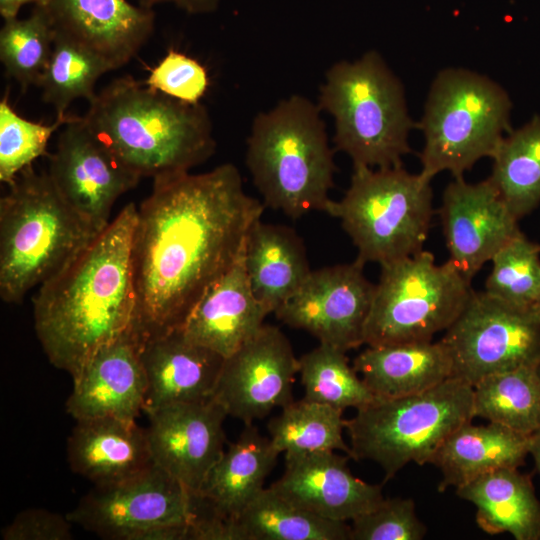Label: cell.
Wrapping results in <instances>:
<instances>
[{"label":"cell","instance_id":"6da1fadb","mask_svg":"<svg viewBox=\"0 0 540 540\" xmlns=\"http://www.w3.org/2000/svg\"><path fill=\"white\" fill-rule=\"evenodd\" d=\"M264 203L232 163L153 179L137 207L131 245L132 330L141 342L181 329L242 252Z\"/></svg>","mask_w":540,"mask_h":540},{"label":"cell","instance_id":"7a4b0ae2","mask_svg":"<svg viewBox=\"0 0 540 540\" xmlns=\"http://www.w3.org/2000/svg\"><path fill=\"white\" fill-rule=\"evenodd\" d=\"M137 206L130 202L33 297L34 327L49 362L75 379L104 345L132 327L131 245Z\"/></svg>","mask_w":540,"mask_h":540},{"label":"cell","instance_id":"3957f363","mask_svg":"<svg viewBox=\"0 0 540 540\" xmlns=\"http://www.w3.org/2000/svg\"><path fill=\"white\" fill-rule=\"evenodd\" d=\"M84 122L140 178L189 172L215 152L206 107L169 97L130 76L114 79L89 102Z\"/></svg>","mask_w":540,"mask_h":540},{"label":"cell","instance_id":"277c9868","mask_svg":"<svg viewBox=\"0 0 540 540\" xmlns=\"http://www.w3.org/2000/svg\"><path fill=\"white\" fill-rule=\"evenodd\" d=\"M322 111L294 94L258 113L247 138L246 165L264 205L291 218L325 211L336 166Z\"/></svg>","mask_w":540,"mask_h":540},{"label":"cell","instance_id":"5b68a950","mask_svg":"<svg viewBox=\"0 0 540 540\" xmlns=\"http://www.w3.org/2000/svg\"><path fill=\"white\" fill-rule=\"evenodd\" d=\"M0 199V297L19 304L99 234L62 198L47 171L23 169Z\"/></svg>","mask_w":540,"mask_h":540},{"label":"cell","instance_id":"8992f818","mask_svg":"<svg viewBox=\"0 0 540 540\" xmlns=\"http://www.w3.org/2000/svg\"><path fill=\"white\" fill-rule=\"evenodd\" d=\"M317 104L333 118L335 149L349 156L353 167L401 166L411 152L409 134L417 124L402 82L379 52L334 63Z\"/></svg>","mask_w":540,"mask_h":540},{"label":"cell","instance_id":"52a82bcc","mask_svg":"<svg viewBox=\"0 0 540 540\" xmlns=\"http://www.w3.org/2000/svg\"><path fill=\"white\" fill-rule=\"evenodd\" d=\"M473 386L450 377L425 391L377 398L345 419L351 458L379 465L384 483L411 462L431 464L446 439L474 416Z\"/></svg>","mask_w":540,"mask_h":540},{"label":"cell","instance_id":"ba28073f","mask_svg":"<svg viewBox=\"0 0 540 540\" xmlns=\"http://www.w3.org/2000/svg\"><path fill=\"white\" fill-rule=\"evenodd\" d=\"M511 110L507 91L488 76L466 68L439 71L417 123L424 137L420 172L430 179L444 171L458 178L492 158L510 131Z\"/></svg>","mask_w":540,"mask_h":540},{"label":"cell","instance_id":"9c48e42d","mask_svg":"<svg viewBox=\"0 0 540 540\" xmlns=\"http://www.w3.org/2000/svg\"><path fill=\"white\" fill-rule=\"evenodd\" d=\"M344 196L324 212L337 218L357 248V260L379 265L423 250L433 217L430 178L402 165L353 167Z\"/></svg>","mask_w":540,"mask_h":540},{"label":"cell","instance_id":"30bf717a","mask_svg":"<svg viewBox=\"0 0 540 540\" xmlns=\"http://www.w3.org/2000/svg\"><path fill=\"white\" fill-rule=\"evenodd\" d=\"M380 267L364 328L367 346L432 341L456 320L473 291L449 260L438 265L424 249Z\"/></svg>","mask_w":540,"mask_h":540},{"label":"cell","instance_id":"8fae6325","mask_svg":"<svg viewBox=\"0 0 540 540\" xmlns=\"http://www.w3.org/2000/svg\"><path fill=\"white\" fill-rule=\"evenodd\" d=\"M67 516L109 540H189L195 495L154 464L125 481L94 486Z\"/></svg>","mask_w":540,"mask_h":540},{"label":"cell","instance_id":"7c38bea8","mask_svg":"<svg viewBox=\"0 0 540 540\" xmlns=\"http://www.w3.org/2000/svg\"><path fill=\"white\" fill-rule=\"evenodd\" d=\"M441 341L453 362V376L474 386L482 378L540 360V312L472 291Z\"/></svg>","mask_w":540,"mask_h":540},{"label":"cell","instance_id":"4fadbf2b","mask_svg":"<svg viewBox=\"0 0 540 540\" xmlns=\"http://www.w3.org/2000/svg\"><path fill=\"white\" fill-rule=\"evenodd\" d=\"M364 264H337L312 270L299 289L275 312L291 328L344 352L364 344V328L374 287Z\"/></svg>","mask_w":540,"mask_h":540},{"label":"cell","instance_id":"5bb4252c","mask_svg":"<svg viewBox=\"0 0 540 540\" xmlns=\"http://www.w3.org/2000/svg\"><path fill=\"white\" fill-rule=\"evenodd\" d=\"M47 173L65 202L97 233L110 223L118 198L141 179L112 154L80 116H74L60 131Z\"/></svg>","mask_w":540,"mask_h":540},{"label":"cell","instance_id":"9a60e30c","mask_svg":"<svg viewBox=\"0 0 540 540\" xmlns=\"http://www.w3.org/2000/svg\"><path fill=\"white\" fill-rule=\"evenodd\" d=\"M299 358L286 335L263 324L224 363L212 395L227 416L245 425L266 417L293 401Z\"/></svg>","mask_w":540,"mask_h":540},{"label":"cell","instance_id":"2e32d148","mask_svg":"<svg viewBox=\"0 0 540 540\" xmlns=\"http://www.w3.org/2000/svg\"><path fill=\"white\" fill-rule=\"evenodd\" d=\"M440 216L449 261L471 282L486 262L522 232L488 178L478 183L454 178L444 190Z\"/></svg>","mask_w":540,"mask_h":540},{"label":"cell","instance_id":"e0dca14e","mask_svg":"<svg viewBox=\"0 0 540 540\" xmlns=\"http://www.w3.org/2000/svg\"><path fill=\"white\" fill-rule=\"evenodd\" d=\"M153 462L198 495L224 453V409L212 398L168 405L147 413Z\"/></svg>","mask_w":540,"mask_h":540},{"label":"cell","instance_id":"ac0fdd59","mask_svg":"<svg viewBox=\"0 0 540 540\" xmlns=\"http://www.w3.org/2000/svg\"><path fill=\"white\" fill-rule=\"evenodd\" d=\"M55 34L86 49L112 70L134 58L153 34V8L127 0H48Z\"/></svg>","mask_w":540,"mask_h":540},{"label":"cell","instance_id":"d6986e66","mask_svg":"<svg viewBox=\"0 0 540 540\" xmlns=\"http://www.w3.org/2000/svg\"><path fill=\"white\" fill-rule=\"evenodd\" d=\"M349 459L336 451L285 454L283 474L270 487L317 516L352 521L385 497L382 485L369 484L352 474Z\"/></svg>","mask_w":540,"mask_h":540},{"label":"cell","instance_id":"ffe728a7","mask_svg":"<svg viewBox=\"0 0 540 540\" xmlns=\"http://www.w3.org/2000/svg\"><path fill=\"white\" fill-rule=\"evenodd\" d=\"M140 350L141 341L132 328L101 347L72 380L67 413L75 421L101 417L136 420L146 393Z\"/></svg>","mask_w":540,"mask_h":540},{"label":"cell","instance_id":"44dd1931","mask_svg":"<svg viewBox=\"0 0 540 540\" xmlns=\"http://www.w3.org/2000/svg\"><path fill=\"white\" fill-rule=\"evenodd\" d=\"M146 376L143 411L212 398L224 357L187 339L182 330L141 342Z\"/></svg>","mask_w":540,"mask_h":540},{"label":"cell","instance_id":"7402d4cb","mask_svg":"<svg viewBox=\"0 0 540 540\" xmlns=\"http://www.w3.org/2000/svg\"><path fill=\"white\" fill-rule=\"evenodd\" d=\"M244 253L245 246L230 269L200 299L181 328L187 339L224 358L250 339L269 314L253 294Z\"/></svg>","mask_w":540,"mask_h":540},{"label":"cell","instance_id":"603a6c76","mask_svg":"<svg viewBox=\"0 0 540 540\" xmlns=\"http://www.w3.org/2000/svg\"><path fill=\"white\" fill-rule=\"evenodd\" d=\"M67 460L94 486L125 481L154 465L146 429L136 420L114 417L77 420L67 440Z\"/></svg>","mask_w":540,"mask_h":540},{"label":"cell","instance_id":"cb8c5ba5","mask_svg":"<svg viewBox=\"0 0 540 540\" xmlns=\"http://www.w3.org/2000/svg\"><path fill=\"white\" fill-rule=\"evenodd\" d=\"M279 454L256 426L245 425L204 481L196 496L197 512L225 520L236 518L264 488Z\"/></svg>","mask_w":540,"mask_h":540},{"label":"cell","instance_id":"d4e9b609","mask_svg":"<svg viewBox=\"0 0 540 540\" xmlns=\"http://www.w3.org/2000/svg\"><path fill=\"white\" fill-rule=\"evenodd\" d=\"M352 366L377 398L419 393L453 377L452 358L441 340L367 346Z\"/></svg>","mask_w":540,"mask_h":540},{"label":"cell","instance_id":"484cf974","mask_svg":"<svg viewBox=\"0 0 540 540\" xmlns=\"http://www.w3.org/2000/svg\"><path fill=\"white\" fill-rule=\"evenodd\" d=\"M530 436L497 423H465L446 439L432 460L442 475L438 491L456 489L499 469L519 468L529 455Z\"/></svg>","mask_w":540,"mask_h":540},{"label":"cell","instance_id":"4316f807","mask_svg":"<svg viewBox=\"0 0 540 540\" xmlns=\"http://www.w3.org/2000/svg\"><path fill=\"white\" fill-rule=\"evenodd\" d=\"M244 260L251 289L268 313H274L310 272L302 239L290 227L259 220L250 230Z\"/></svg>","mask_w":540,"mask_h":540},{"label":"cell","instance_id":"83f0119b","mask_svg":"<svg viewBox=\"0 0 540 540\" xmlns=\"http://www.w3.org/2000/svg\"><path fill=\"white\" fill-rule=\"evenodd\" d=\"M519 468H503L456 488L459 498L476 508L481 530L509 533L515 540H540V501L531 478Z\"/></svg>","mask_w":540,"mask_h":540},{"label":"cell","instance_id":"f1b7e54d","mask_svg":"<svg viewBox=\"0 0 540 540\" xmlns=\"http://www.w3.org/2000/svg\"><path fill=\"white\" fill-rule=\"evenodd\" d=\"M214 540H351V526L308 512L263 488L232 520L220 519Z\"/></svg>","mask_w":540,"mask_h":540},{"label":"cell","instance_id":"f546056e","mask_svg":"<svg viewBox=\"0 0 540 540\" xmlns=\"http://www.w3.org/2000/svg\"><path fill=\"white\" fill-rule=\"evenodd\" d=\"M489 177L518 218L540 204V116L510 130L499 143Z\"/></svg>","mask_w":540,"mask_h":540},{"label":"cell","instance_id":"4dcf8cb0","mask_svg":"<svg viewBox=\"0 0 540 540\" xmlns=\"http://www.w3.org/2000/svg\"><path fill=\"white\" fill-rule=\"evenodd\" d=\"M473 390L475 417L527 435L540 430L538 364L488 375Z\"/></svg>","mask_w":540,"mask_h":540},{"label":"cell","instance_id":"1f68e13d","mask_svg":"<svg viewBox=\"0 0 540 540\" xmlns=\"http://www.w3.org/2000/svg\"><path fill=\"white\" fill-rule=\"evenodd\" d=\"M273 447L279 453L301 454L341 451L351 458L344 440L343 410L327 404L301 399L282 408L267 425Z\"/></svg>","mask_w":540,"mask_h":540},{"label":"cell","instance_id":"d6a6232c","mask_svg":"<svg viewBox=\"0 0 540 540\" xmlns=\"http://www.w3.org/2000/svg\"><path fill=\"white\" fill-rule=\"evenodd\" d=\"M304 399L340 410L359 409L375 399L359 374L349 365L346 352L320 343L299 358Z\"/></svg>","mask_w":540,"mask_h":540},{"label":"cell","instance_id":"836d02e7","mask_svg":"<svg viewBox=\"0 0 540 540\" xmlns=\"http://www.w3.org/2000/svg\"><path fill=\"white\" fill-rule=\"evenodd\" d=\"M55 30L44 6L34 5L26 18L5 19L0 29V60L6 76L24 92L37 86L48 66Z\"/></svg>","mask_w":540,"mask_h":540},{"label":"cell","instance_id":"e575fe53","mask_svg":"<svg viewBox=\"0 0 540 540\" xmlns=\"http://www.w3.org/2000/svg\"><path fill=\"white\" fill-rule=\"evenodd\" d=\"M109 71L112 69L99 57L55 34L48 66L38 84L42 100L54 107L56 117H64L74 100L95 98L97 80Z\"/></svg>","mask_w":540,"mask_h":540},{"label":"cell","instance_id":"d590c367","mask_svg":"<svg viewBox=\"0 0 540 540\" xmlns=\"http://www.w3.org/2000/svg\"><path fill=\"white\" fill-rule=\"evenodd\" d=\"M485 292L521 308L540 305V244L521 233L504 245L490 261Z\"/></svg>","mask_w":540,"mask_h":540},{"label":"cell","instance_id":"8d00e7d4","mask_svg":"<svg viewBox=\"0 0 540 540\" xmlns=\"http://www.w3.org/2000/svg\"><path fill=\"white\" fill-rule=\"evenodd\" d=\"M73 117H56L50 125L27 120L16 113L6 94L0 101V181L9 185L38 157L47 155L51 135Z\"/></svg>","mask_w":540,"mask_h":540},{"label":"cell","instance_id":"74e56055","mask_svg":"<svg viewBox=\"0 0 540 540\" xmlns=\"http://www.w3.org/2000/svg\"><path fill=\"white\" fill-rule=\"evenodd\" d=\"M351 540H422L426 525L411 498H384L374 509L352 520Z\"/></svg>","mask_w":540,"mask_h":540},{"label":"cell","instance_id":"f35d334b","mask_svg":"<svg viewBox=\"0 0 540 540\" xmlns=\"http://www.w3.org/2000/svg\"><path fill=\"white\" fill-rule=\"evenodd\" d=\"M144 84L174 99L197 104L208 89L209 78L206 68L196 59L171 49Z\"/></svg>","mask_w":540,"mask_h":540},{"label":"cell","instance_id":"ab89813d","mask_svg":"<svg viewBox=\"0 0 540 540\" xmlns=\"http://www.w3.org/2000/svg\"><path fill=\"white\" fill-rule=\"evenodd\" d=\"M74 523L67 514L44 508L20 511L1 529L3 540H71Z\"/></svg>","mask_w":540,"mask_h":540},{"label":"cell","instance_id":"60d3db41","mask_svg":"<svg viewBox=\"0 0 540 540\" xmlns=\"http://www.w3.org/2000/svg\"><path fill=\"white\" fill-rule=\"evenodd\" d=\"M138 4L147 8L162 3H171L188 13L199 14L214 11L219 0H137Z\"/></svg>","mask_w":540,"mask_h":540},{"label":"cell","instance_id":"b9f144b4","mask_svg":"<svg viewBox=\"0 0 540 540\" xmlns=\"http://www.w3.org/2000/svg\"><path fill=\"white\" fill-rule=\"evenodd\" d=\"M48 0H0V15L2 18H16L20 9L26 4L45 6Z\"/></svg>","mask_w":540,"mask_h":540},{"label":"cell","instance_id":"7bdbcfd3","mask_svg":"<svg viewBox=\"0 0 540 540\" xmlns=\"http://www.w3.org/2000/svg\"><path fill=\"white\" fill-rule=\"evenodd\" d=\"M529 455L532 457L535 468L540 475V430L530 436Z\"/></svg>","mask_w":540,"mask_h":540},{"label":"cell","instance_id":"ee69618b","mask_svg":"<svg viewBox=\"0 0 540 540\" xmlns=\"http://www.w3.org/2000/svg\"><path fill=\"white\" fill-rule=\"evenodd\" d=\"M538 371H539V374H540V360H539V363H538Z\"/></svg>","mask_w":540,"mask_h":540},{"label":"cell","instance_id":"f6af8a7d","mask_svg":"<svg viewBox=\"0 0 540 540\" xmlns=\"http://www.w3.org/2000/svg\"><path fill=\"white\" fill-rule=\"evenodd\" d=\"M539 312H540V305H539Z\"/></svg>","mask_w":540,"mask_h":540}]
</instances>
